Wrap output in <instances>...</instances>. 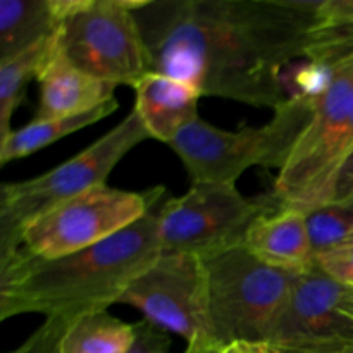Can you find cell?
Wrapping results in <instances>:
<instances>
[{
	"label": "cell",
	"instance_id": "obj_19",
	"mask_svg": "<svg viewBox=\"0 0 353 353\" xmlns=\"http://www.w3.org/2000/svg\"><path fill=\"white\" fill-rule=\"evenodd\" d=\"M353 50V0H323L321 23L309 50L312 65H324Z\"/></svg>",
	"mask_w": 353,
	"mask_h": 353
},
{
	"label": "cell",
	"instance_id": "obj_12",
	"mask_svg": "<svg viewBox=\"0 0 353 353\" xmlns=\"http://www.w3.org/2000/svg\"><path fill=\"white\" fill-rule=\"evenodd\" d=\"M243 245L259 261L293 274H303L316 265L307 212L295 207L279 205L261 214L252 223Z\"/></svg>",
	"mask_w": 353,
	"mask_h": 353
},
{
	"label": "cell",
	"instance_id": "obj_15",
	"mask_svg": "<svg viewBox=\"0 0 353 353\" xmlns=\"http://www.w3.org/2000/svg\"><path fill=\"white\" fill-rule=\"evenodd\" d=\"M55 26V0H0V61L50 38Z\"/></svg>",
	"mask_w": 353,
	"mask_h": 353
},
{
	"label": "cell",
	"instance_id": "obj_3",
	"mask_svg": "<svg viewBox=\"0 0 353 353\" xmlns=\"http://www.w3.org/2000/svg\"><path fill=\"white\" fill-rule=\"evenodd\" d=\"M319 68L312 121L271 192L279 205L303 212L333 202L338 176L353 154V50Z\"/></svg>",
	"mask_w": 353,
	"mask_h": 353
},
{
	"label": "cell",
	"instance_id": "obj_13",
	"mask_svg": "<svg viewBox=\"0 0 353 353\" xmlns=\"http://www.w3.org/2000/svg\"><path fill=\"white\" fill-rule=\"evenodd\" d=\"M133 110L148 137L161 143H172L176 137L199 117L200 90L181 79L148 71L134 83Z\"/></svg>",
	"mask_w": 353,
	"mask_h": 353
},
{
	"label": "cell",
	"instance_id": "obj_25",
	"mask_svg": "<svg viewBox=\"0 0 353 353\" xmlns=\"http://www.w3.org/2000/svg\"><path fill=\"white\" fill-rule=\"evenodd\" d=\"M216 353H274V350L264 341H233L223 345Z\"/></svg>",
	"mask_w": 353,
	"mask_h": 353
},
{
	"label": "cell",
	"instance_id": "obj_29",
	"mask_svg": "<svg viewBox=\"0 0 353 353\" xmlns=\"http://www.w3.org/2000/svg\"><path fill=\"white\" fill-rule=\"evenodd\" d=\"M350 245H353V234H352V240H350ZM347 247H348V245H347Z\"/></svg>",
	"mask_w": 353,
	"mask_h": 353
},
{
	"label": "cell",
	"instance_id": "obj_4",
	"mask_svg": "<svg viewBox=\"0 0 353 353\" xmlns=\"http://www.w3.org/2000/svg\"><path fill=\"white\" fill-rule=\"evenodd\" d=\"M314 102L316 88L305 86L274 109L265 124L236 131L221 130L199 116L169 147L181 159L192 183L236 185L254 165L279 172L312 121Z\"/></svg>",
	"mask_w": 353,
	"mask_h": 353
},
{
	"label": "cell",
	"instance_id": "obj_11",
	"mask_svg": "<svg viewBox=\"0 0 353 353\" xmlns=\"http://www.w3.org/2000/svg\"><path fill=\"white\" fill-rule=\"evenodd\" d=\"M347 290L316 262L296 278L268 343L274 350L353 347V317L340 309Z\"/></svg>",
	"mask_w": 353,
	"mask_h": 353
},
{
	"label": "cell",
	"instance_id": "obj_10",
	"mask_svg": "<svg viewBox=\"0 0 353 353\" xmlns=\"http://www.w3.org/2000/svg\"><path fill=\"white\" fill-rule=\"evenodd\" d=\"M119 303L140 310L143 319L161 330L183 336L186 345L199 340L216 345L209 319L205 265L196 255L162 252L131 283Z\"/></svg>",
	"mask_w": 353,
	"mask_h": 353
},
{
	"label": "cell",
	"instance_id": "obj_14",
	"mask_svg": "<svg viewBox=\"0 0 353 353\" xmlns=\"http://www.w3.org/2000/svg\"><path fill=\"white\" fill-rule=\"evenodd\" d=\"M37 81L40 85V99L34 119L79 116L116 99V86L99 81L64 61L52 45V38Z\"/></svg>",
	"mask_w": 353,
	"mask_h": 353
},
{
	"label": "cell",
	"instance_id": "obj_18",
	"mask_svg": "<svg viewBox=\"0 0 353 353\" xmlns=\"http://www.w3.org/2000/svg\"><path fill=\"white\" fill-rule=\"evenodd\" d=\"M50 38L14 57L0 61V141L14 130L10 121L23 100L30 81L37 79Z\"/></svg>",
	"mask_w": 353,
	"mask_h": 353
},
{
	"label": "cell",
	"instance_id": "obj_27",
	"mask_svg": "<svg viewBox=\"0 0 353 353\" xmlns=\"http://www.w3.org/2000/svg\"><path fill=\"white\" fill-rule=\"evenodd\" d=\"M272 350H274V348H272ZM274 353H353V347L319 348V350H274Z\"/></svg>",
	"mask_w": 353,
	"mask_h": 353
},
{
	"label": "cell",
	"instance_id": "obj_8",
	"mask_svg": "<svg viewBox=\"0 0 353 353\" xmlns=\"http://www.w3.org/2000/svg\"><path fill=\"white\" fill-rule=\"evenodd\" d=\"M278 207L272 193L248 199L236 185L192 183L181 196L168 195L159 205L161 248L212 257L243 245L252 223Z\"/></svg>",
	"mask_w": 353,
	"mask_h": 353
},
{
	"label": "cell",
	"instance_id": "obj_2",
	"mask_svg": "<svg viewBox=\"0 0 353 353\" xmlns=\"http://www.w3.org/2000/svg\"><path fill=\"white\" fill-rule=\"evenodd\" d=\"M161 202L133 226L65 257L38 259L19 248L0 264V321L41 314L71 323L119 303L131 283L162 254Z\"/></svg>",
	"mask_w": 353,
	"mask_h": 353
},
{
	"label": "cell",
	"instance_id": "obj_24",
	"mask_svg": "<svg viewBox=\"0 0 353 353\" xmlns=\"http://www.w3.org/2000/svg\"><path fill=\"white\" fill-rule=\"evenodd\" d=\"M48 333H50V324H48V321H45L17 350L10 353H41L45 348V343H47Z\"/></svg>",
	"mask_w": 353,
	"mask_h": 353
},
{
	"label": "cell",
	"instance_id": "obj_23",
	"mask_svg": "<svg viewBox=\"0 0 353 353\" xmlns=\"http://www.w3.org/2000/svg\"><path fill=\"white\" fill-rule=\"evenodd\" d=\"M331 203H353V154L340 171L334 188V199Z\"/></svg>",
	"mask_w": 353,
	"mask_h": 353
},
{
	"label": "cell",
	"instance_id": "obj_21",
	"mask_svg": "<svg viewBox=\"0 0 353 353\" xmlns=\"http://www.w3.org/2000/svg\"><path fill=\"white\" fill-rule=\"evenodd\" d=\"M134 336L126 353H171V336L150 321L133 323Z\"/></svg>",
	"mask_w": 353,
	"mask_h": 353
},
{
	"label": "cell",
	"instance_id": "obj_17",
	"mask_svg": "<svg viewBox=\"0 0 353 353\" xmlns=\"http://www.w3.org/2000/svg\"><path fill=\"white\" fill-rule=\"evenodd\" d=\"M133 336V324L117 319L107 310H100L68 324L59 353H126Z\"/></svg>",
	"mask_w": 353,
	"mask_h": 353
},
{
	"label": "cell",
	"instance_id": "obj_7",
	"mask_svg": "<svg viewBox=\"0 0 353 353\" xmlns=\"http://www.w3.org/2000/svg\"><path fill=\"white\" fill-rule=\"evenodd\" d=\"M207 300L216 345L233 341L268 343L292 296L299 274L281 271L245 248V245L202 259Z\"/></svg>",
	"mask_w": 353,
	"mask_h": 353
},
{
	"label": "cell",
	"instance_id": "obj_9",
	"mask_svg": "<svg viewBox=\"0 0 353 353\" xmlns=\"http://www.w3.org/2000/svg\"><path fill=\"white\" fill-rule=\"evenodd\" d=\"M164 186L130 192L107 183L54 207L24 230L21 248L38 259H59L109 240L143 219L164 196Z\"/></svg>",
	"mask_w": 353,
	"mask_h": 353
},
{
	"label": "cell",
	"instance_id": "obj_6",
	"mask_svg": "<svg viewBox=\"0 0 353 353\" xmlns=\"http://www.w3.org/2000/svg\"><path fill=\"white\" fill-rule=\"evenodd\" d=\"M52 45L64 61L112 86H131L150 71L134 0H55Z\"/></svg>",
	"mask_w": 353,
	"mask_h": 353
},
{
	"label": "cell",
	"instance_id": "obj_28",
	"mask_svg": "<svg viewBox=\"0 0 353 353\" xmlns=\"http://www.w3.org/2000/svg\"><path fill=\"white\" fill-rule=\"evenodd\" d=\"M340 309L343 310L345 314H348V316L353 317V288L347 290V293H345L343 300H341L340 303Z\"/></svg>",
	"mask_w": 353,
	"mask_h": 353
},
{
	"label": "cell",
	"instance_id": "obj_26",
	"mask_svg": "<svg viewBox=\"0 0 353 353\" xmlns=\"http://www.w3.org/2000/svg\"><path fill=\"white\" fill-rule=\"evenodd\" d=\"M219 348L221 347H217V345L210 343V341L199 340V341H195V343L186 345L185 353H216L217 350H219Z\"/></svg>",
	"mask_w": 353,
	"mask_h": 353
},
{
	"label": "cell",
	"instance_id": "obj_22",
	"mask_svg": "<svg viewBox=\"0 0 353 353\" xmlns=\"http://www.w3.org/2000/svg\"><path fill=\"white\" fill-rule=\"evenodd\" d=\"M317 264L341 285L353 288V245L326 252L316 259Z\"/></svg>",
	"mask_w": 353,
	"mask_h": 353
},
{
	"label": "cell",
	"instance_id": "obj_5",
	"mask_svg": "<svg viewBox=\"0 0 353 353\" xmlns=\"http://www.w3.org/2000/svg\"><path fill=\"white\" fill-rule=\"evenodd\" d=\"M140 117L131 110L119 124L74 157L50 171L0 186V264L21 248V236L33 221L65 200L105 183L116 165L145 140Z\"/></svg>",
	"mask_w": 353,
	"mask_h": 353
},
{
	"label": "cell",
	"instance_id": "obj_16",
	"mask_svg": "<svg viewBox=\"0 0 353 353\" xmlns=\"http://www.w3.org/2000/svg\"><path fill=\"white\" fill-rule=\"evenodd\" d=\"M117 109V100L110 99L103 105L79 114V116L59 117V119H33L24 126L12 130L0 141V165H7L17 159L33 155L34 152L62 140L64 137L88 128Z\"/></svg>",
	"mask_w": 353,
	"mask_h": 353
},
{
	"label": "cell",
	"instance_id": "obj_1",
	"mask_svg": "<svg viewBox=\"0 0 353 353\" xmlns=\"http://www.w3.org/2000/svg\"><path fill=\"white\" fill-rule=\"evenodd\" d=\"M323 0H134L150 71L202 97L278 109L285 65L309 57Z\"/></svg>",
	"mask_w": 353,
	"mask_h": 353
},
{
	"label": "cell",
	"instance_id": "obj_20",
	"mask_svg": "<svg viewBox=\"0 0 353 353\" xmlns=\"http://www.w3.org/2000/svg\"><path fill=\"white\" fill-rule=\"evenodd\" d=\"M307 228L316 259L347 247L353 234V203H327L309 210Z\"/></svg>",
	"mask_w": 353,
	"mask_h": 353
}]
</instances>
